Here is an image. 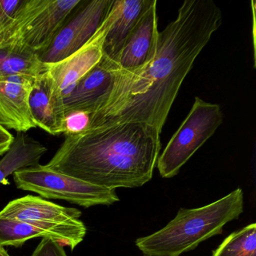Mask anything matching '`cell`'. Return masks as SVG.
Here are the masks:
<instances>
[{
	"label": "cell",
	"mask_w": 256,
	"mask_h": 256,
	"mask_svg": "<svg viewBox=\"0 0 256 256\" xmlns=\"http://www.w3.org/2000/svg\"><path fill=\"white\" fill-rule=\"evenodd\" d=\"M19 190L36 193L42 198L58 199L85 208L119 202L114 190L104 188L52 170L46 166L20 169L13 174Z\"/></svg>",
	"instance_id": "8992f818"
},
{
	"label": "cell",
	"mask_w": 256,
	"mask_h": 256,
	"mask_svg": "<svg viewBox=\"0 0 256 256\" xmlns=\"http://www.w3.org/2000/svg\"><path fill=\"white\" fill-rule=\"evenodd\" d=\"M30 256H68L64 246L50 238H42Z\"/></svg>",
	"instance_id": "ffe728a7"
},
{
	"label": "cell",
	"mask_w": 256,
	"mask_h": 256,
	"mask_svg": "<svg viewBox=\"0 0 256 256\" xmlns=\"http://www.w3.org/2000/svg\"><path fill=\"white\" fill-rule=\"evenodd\" d=\"M90 122V114L82 112H71L65 114L64 136L77 134L88 128Z\"/></svg>",
	"instance_id": "d6986e66"
},
{
	"label": "cell",
	"mask_w": 256,
	"mask_h": 256,
	"mask_svg": "<svg viewBox=\"0 0 256 256\" xmlns=\"http://www.w3.org/2000/svg\"><path fill=\"white\" fill-rule=\"evenodd\" d=\"M212 256H256V224L234 232L223 240Z\"/></svg>",
	"instance_id": "ac0fdd59"
},
{
	"label": "cell",
	"mask_w": 256,
	"mask_h": 256,
	"mask_svg": "<svg viewBox=\"0 0 256 256\" xmlns=\"http://www.w3.org/2000/svg\"><path fill=\"white\" fill-rule=\"evenodd\" d=\"M47 148L26 132H17L11 148L0 160V184L20 169L40 164Z\"/></svg>",
	"instance_id": "9a60e30c"
},
{
	"label": "cell",
	"mask_w": 256,
	"mask_h": 256,
	"mask_svg": "<svg viewBox=\"0 0 256 256\" xmlns=\"http://www.w3.org/2000/svg\"><path fill=\"white\" fill-rule=\"evenodd\" d=\"M222 22L212 0H186L158 31L149 58L132 71H112V84L90 114L88 128L138 122L160 134L182 82Z\"/></svg>",
	"instance_id": "6da1fadb"
},
{
	"label": "cell",
	"mask_w": 256,
	"mask_h": 256,
	"mask_svg": "<svg viewBox=\"0 0 256 256\" xmlns=\"http://www.w3.org/2000/svg\"><path fill=\"white\" fill-rule=\"evenodd\" d=\"M0 256H11L8 254V252L4 248V247H0Z\"/></svg>",
	"instance_id": "7402d4cb"
},
{
	"label": "cell",
	"mask_w": 256,
	"mask_h": 256,
	"mask_svg": "<svg viewBox=\"0 0 256 256\" xmlns=\"http://www.w3.org/2000/svg\"><path fill=\"white\" fill-rule=\"evenodd\" d=\"M152 0H114L113 20L103 44V58L115 60L140 18Z\"/></svg>",
	"instance_id": "5bb4252c"
},
{
	"label": "cell",
	"mask_w": 256,
	"mask_h": 256,
	"mask_svg": "<svg viewBox=\"0 0 256 256\" xmlns=\"http://www.w3.org/2000/svg\"><path fill=\"white\" fill-rule=\"evenodd\" d=\"M244 208V192L238 188L206 206L180 208L175 218L163 228L138 238L136 246L144 256H181L222 234L228 222L239 218Z\"/></svg>",
	"instance_id": "3957f363"
},
{
	"label": "cell",
	"mask_w": 256,
	"mask_h": 256,
	"mask_svg": "<svg viewBox=\"0 0 256 256\" xmlns=\"http://www.w3.org/2000/svg\"><path fill=\"white\" fill-rule=\"evenodd\" d=\"M156 0L143 13L132 31L114 61L110 62L112 71H132L145 64L152 50L158 32Z\"/></svg>",
	"instance_id": "8fae6325"
},
{
	"label": "cell",
	"mask_w": 256,
	"mask_h": 256,
	"mask_svg": "<svg viewBox=\"0 0 256 256\" xmlns=\"http://www.w3.org/2000/svg\"><path fill=\"white\" fill-rule=\"evenodd\" d=\"M82 211L28 194L14 199L0 211V217L20 220L48 233L64 246L74 250L84 239L86 227Z\"/></svg>",
	"instance_id": "52a82bcc"
},
{
	"label": "cell",
	"mask_w": 256,
	"mask_h": 256,
	"mask_svg": "<svg viewBox=\"0 0 256 256\" xmlns=\"http://www.w3.org/2000/svg\"><path fill=\"white\" fill-rule=\"evenodd\" d=\"M38 238L54 240L52 235L32 224L20 220L0 217V247L18 248L29 240Z\"/></svg>",
	"instance_id": "e0dca14e"
},
{
	"label": "cell",
	"mask_w": 256,
	"mask_h": 256,
	"mask_svg": "<svg viewBox=\"0 0 256 256\" xmlns=\"http://www.w3.org/2000/svg\"><path fill=\"white\" fill-rule=\"evenodd\" d=\"M36 76H14L0 78V125L17 132L37 128L29 98Z\"/></svg>",
	"instance_id": "30bf717a"
},
{
	"label": "cell",
	"mask_w": 256,
	"mask_h": 256,
	"mask_svg": "<svg viewBox=\"0 0 256 256\" xmlns=\"http://www.w3.org/2000/svg\"><path fill=\"white\" fill-rule=\"evenodd\" d=\"M161 134L138 122L91 127L65 140L48 168L110 190L142 186L152 178Z\"/></svg>",
	"instance_id": "7a4b0ae2"
},
{
	"label": "cell",
	"mask_w": 256,
	"mask_h": 256,
	"mask_svg": "<svg viewBox=\"0 0 256 256\" xmlns=\"http://www.w3.org/2000/svg\"><path fill=\"white\" fill-rule=\"evenodd\" d=\"M112 79L110 62L102 56L101 61L62 98L65 114L82 112L91 114L100 100L108 90Z\"/></svg>",
	"instance_id": "4fadbf2b"
},
{
	"label": "cell",
	"mask_w": 256,
	"mask_h": 256,
	"mask_svg": "<svg viewBox=\"0 0 256 256\" xmlns=\"http://www.w3.org/2000/svg\"><path fill=\"white\" fill-rule=\"evenodd\" d=\"M222 121L220 104L196 97L186 118L158 156L156 164L162 178L178 174L196 151L214 136Z\"/></svg>",
	"instance_id": "5b68a950"
},
{
	"label": "cell",
	"mask_w": 256,
	"mask_h": 256,
	"mask_svg": "<svg viewBox=\"0 0 256 256\" xmlns=\"http://www.w3.org/2000/svg\"><path fill=\"white\" fill-rule=\"evenodd\" d=\"M82 0H24L0 36V47L18 46L40 54L50 46Z\"/></svg>",
	"instance_id": "277c9868"
},
{
	"label": "cell",
	"mask_w": 256,
	"mask_h": 256,
	"mask_svg": "<svg viewBox=\"0 0 256 256\" xmlns=\"http://www.w3.org/2000/svg\"><path fill=\"white\" fill-rule=\"evenodd\" d=\"M29 104L37 127L52 136L64 134L65 110L62 98L56 94L48 70L34 79Z\"/></svg>",
	"instance_id": "7c38bea8"
},
{
	"label": "cell",
	"mask_w": 256,
	"mask_h": 256,
	"mask_svg": "<svg viewBox=\"0 0 256 256\" xmlns=\"http://www.w3.org/2000/svg\"><path fill=\"white\" fill-rule=\"evenodd\" d=\"M14 136L7 128L0 125V156L8 152L14 142Z\"/></svg>",
	"instance_id": "44dd1931"
},
{
	"label": "cell",
	"mask_w": 256,
	"mask_h": 256,
	"mask_svg": "<svg viewBox=\"0 0 256 256\" xmlns=\"http://www.w3.org/2000/svg\"><path fill=\"white\" fill-rule=\"evenodd\" d=\"M114 14V10L112 4L108 14L84 46L64 60L48 65V72L53 80L55 90L62 98L101 61L104 38L112 24Z\"/></svg>",
	"instance_id": "9c48e42d"
},
{
	"label": "cell",
	"mask_w": 256,
	"mask_h": 256,
	"mask_svg": "<svg viewBox=\"0 0 256 256\" xmlns=\"http://www.w3.org/2000/svg\"></svg>",
	"instance_id": "603a6c76"
},
{
	"label": "cell",
	"mask_w": 256,
	"mask_h": 256,
	"mask_svg": "<svg viewBox=\"0 0 256 256\" xmlns=\"http://www.w3.org/2000/svg\"><path fill=\"white\" fill-rule=\"evenodd\" d=\"M38 54L18 46L0 47V78L14 76H37L47 71Z\"/></svg>",
	"instance_id": "2e32d148"
},
{
	"label": "cell",
	"mask_w": 256,
	"mask_h": 256,
	"mask_svg": "<svg viewBox=\"0 0 256 256\" xmlns=\"http://www.w3.org/2000/svg\"><path fill=\"white\" fill-rule=\"evenodd\" d=\"M83 2V1H82ZM80 4L44 52L38 54L43 64H56L84 46L108 14L114 0H92Z\"/></svg>",
	"instance_id": "ba28073f"
}]
</instances>
